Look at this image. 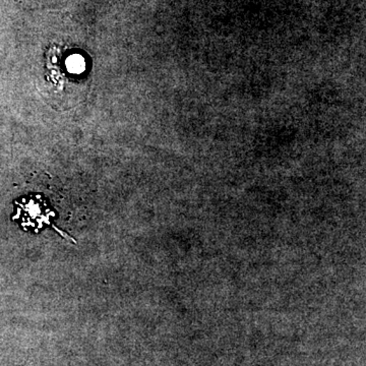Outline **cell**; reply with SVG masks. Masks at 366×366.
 I'll return each mask as SVG.
<instances>
[{
    "label": "cell",
    "mask_w": 366,
    "mask_h": 366,
    "mask_svg": "<svg viewBox=\"0 0 366 366\" xmlns=\"http://www.w3.org/2000/svg\"><path fill=\"white\" fill-rule=\"evenodd\" d=\"M42 205L40 204L34 203L33 201H28L25 205L20 204V209L18 210V217H13V219L16 218H22L23 226L27 227H37V228H41L42 225L50 224V216L53 215V213H50V211L47 213H41Z\"/></svg>",
    "instance_id": "obj_1"
}]
</instances>
